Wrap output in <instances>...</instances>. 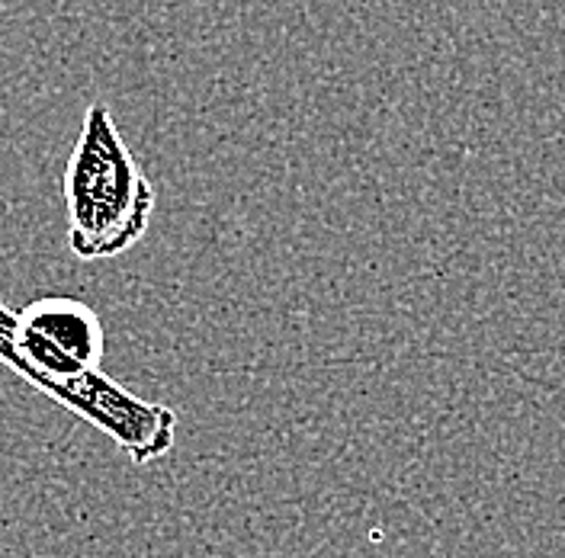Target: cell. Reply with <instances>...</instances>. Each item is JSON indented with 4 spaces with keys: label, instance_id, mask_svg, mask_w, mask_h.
<instances>
[{
    "label": "cell",
    "instance_id": "cell-1",
    "mask_svg": "<svg viewBox=\"0 0 565 558\" xmlns=\"http://www.w3.org/2000/svg\"><path fill=\"white\" fill-rule=\"evenodd\" d=\"M0 363L74 418L106 433L136 465L158 462L174 450L177 411L148 401L104 369H87L35 334L17 309L0 302Z\"/></svg>",
    "mask_w": 565,
    "mask_h": 558
},
{
    "label": "cell",
    "instance_id": "cell-2",
    "mask_svg": "<svg viewBox=\"0 0 565 558\" xmlns=\"http://www.w3.org/2000/svg\"><path fill=\"white\" fill-rule=\"evenodd\" d=\"M68 247L77 260H113L139 245L154 215V183L141 171L104 100L84 109L62 176Z\"/></svg>",
    "mask_w": 565,
    "mask_h": 558
},
{
    "label": "cell",
    "instance_id": "cell-3",
    "mask_svg": "<svg viewBox=\"0 0 565 558\" xmlns=\"http://www.w3.org/2000/svg\"><path fill=\"white\" fill-rule=\"evenodd\" d=\"M20 318L33 328L35 334L52 341L81 366L100 369L106 350L104 321L87 302L68 299V296H42V299H33L26 309H20Z\"/></svg>",
    "mask_w": 565,
    "mask_h": 558
}]
</instances>
